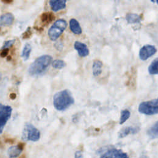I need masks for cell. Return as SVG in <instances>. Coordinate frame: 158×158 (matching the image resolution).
<instances>
[{
	"label": "cell",
	"mask_w": 158,
	"mask_h": 158,
	"mask_svg": "<svg viewBox=\"0 0 158 158\" xmlns=\"http://www.w3.org/2000/svg\"><path fill=\"white\" fill-rule=\"evenodd\" d=\"M73 102V98L70 92L67 89L56 93L53 97V104L57 110H64Z\"/></svg>",
	"instance_id": "cell-1"
},
{
	"label": "cell",
	"mask_w": 158,
	"mask_h": 158,
	"mask_svg": "<svg viewBox=\"0 0 158 158\" xmlns=\"http://www.w3.org/2000/svg\"><path fill=\"white\" fill-rule=\"evenodd\" d=\"M52 59V57L49 55L39 57L29 67V74L32 76H38L43 74L49 67Z\"/></svg>",
	"instance_id": "cell-2"
},
{
	"label": "cell",
	"mask_w": 158,
	"mask_h": 158,
	"mask_svg": "<svg viewBox=\"0 0 158 158\" xmlns=\"http://www.w3.org/2000/svg\"><path fill=\"white\" fill-rule=\"evenodd\" d=\"M67 22L64 19L56 20L48 30V36L51 40H56L67 27Z\"/></svg>",
	"instance_id": "cell-3"
},
{
	"label": "cell",
	"mask_w": 158,
	"mask_h": 158,
	"mask_svg": "<svg viewBox=\"0 0 158 158\" xmlns=\"http://www.w3.org/2000/svg\"><path fill=\"white\" fill-rule=\"evenodd\" d=\"M138 111L141 114L148 115L158 114V98L140 103Z\"/></svg>",
	"instance_id": "cell-4"
},
{
	"label": "cell",
	"mask_w": 158,
	"mask_h": 158,
	"mask_svg": "<svg viewBox=\"0 0 158 158\" xmlns=\"http://www.w3.org/2000/svg\"><path fill=\"white\" fill-rule=\"evenodd\" d=\"M23 135L27 139L31 141H37L40 137V133L38 130L30 123L25 125Z\"/></svg>",
	"instance_id": "cell-5"
},
{
	"label": "cell",
	"mask_w": 158,
	"mask_h": 158,
	"mask_svg": "<svg viewBox=\"0 0 158 158\" xmlns=\"http://www.w3.org/2000/svg\"><path fill=\"white\" fill-rule=\"evenodd\" d=\"M12 113V108L9 106L1 104L0 107V130L2 133L4 127L10 118Z\"/></svg>",
	"instance_id": "cell-6"
},
{
	"label": "cell",
	"mask_w": 158,
	"mask_h": 158,
	"mask_svg": "<svg viewBox=\"0 0 158 158\" xmlns=\"http://www.w3.org/2000/svg\"><path fill=\"white\" fill-rule=\"evenodd\" d=\"M156 51L157 49L155 48V46L149 44L145 45L143 46L139 50V58L143 60H145L148 59L149 57L152 56L156 52Z\"/></svg>",
	"instance_id": "cell-7"
},
{
	"label": "cell",
	"mask_w": 158,
	"mask_h": 158,
	"mask_svg": "<svg viewBox=\"0 0 158 158\" xmlns=\"http://www.w3.org/2000/svg\"><path fill=\"white\" fill-rule=\"evenodd\" d=\"M101 157H128V155L123 152L120 149H117L115 148H112L107 151H106L104 153H103L102 155H101Z\"/></svg>",
	"instance_id": "cell-8"
},
{
	"label": "cell",
	"mask_w": 158,
	"mask_h": 158,
	"mask_svg": "<svg viewBox=\"0 0 158 158\" xmlns=\"http://www.w3.org/2000/svg\"><path fill=\"white\" fill-rule=\"evenodd\" d=\"M24 144L19 143L16 146H12L10 147L7 151V154L9 157H16L20 155L23 149Z\"/></svg>",
	"instance_id": "cell-9"
},
{
	"label": "cell",
	"mask_w": 158,
	"mask_h": 158,
	"mask_svg": "<svg viewBox=\"0 0 158 158\" xmlns=\"http://www.w3.org/2000/svg\"><path fill=\"white\" fill-rule=\"evenodd\" d=\"M74 48L77 51L78 54L81 57H86L89 54V49L86 45L79 41H75Z\"/></svg>",
	"instance_id": "cell-10"
},
{
	"label": "cell",
	"mask_w": 158,
	"mask_h": 158,
	"mask_svg": "<svg viewBox=\"0 0 158 158\" xmlns=\"http://www.w3.org/2000/svg\"><path fill=\"white\" fill-rule=\"evenodd\" d=\"M66 0H50L49 5L53 11L57 12L65 7Z\"/></svg>",
	"instance_id": "cell-11"
},
{
	"label": "cell",
	"mask_w": 158,
	"mask_h": 158,
	"mask_svg": "<svg viewBox=\"0 0 158 158\" xmlns=\"http://www.w3.org/2000/svg\"><path fill=\"white\" fill-rule=\"evenodd\" d=\"M139 130L138 127H126L123 128L118 133V137L120 138H124L128 135L129 134H135L138 133Z\"/></svg>",
	"instance_id": "cell-12"
},
{
	"label": "cell",
	"mask_w": 158,
	"mask_h": 158,
	"mask_svg": "<svg viewBox=\"0 0 158 158\" xmlns=\"http://www.w3.org/2000/svg\"><path fill=\"white\" fill-rule=\"evenodd\" d=\"M14 19V15L11 13L4 14L1 17V25L9 26L12 23Z\"/></svg>",
	"instance_id": "cell-13"
},
{
	"label": "cell",
	"mask_w": 158,
	"mask_h": 158,
	"mask_svg": "<svg viewBox=\"0 0 158 158\" xmlns=\"http://www.w3.org/2000/svg\"><path fill=\"white\" fill-rule=\"evenodd\" d=\"M70 28L71 31L76 35H80L81 33V28L78 21L75 19H72L70 20Z\"/></svg>",
	"instance_id": "cell-14"
},
{
	"label": "cell",
	"mask_w": 158,
	"mask_h": 158,
	"mask_svg": "<svg viewBox=\"0 0 158 158\" xmlns=\"http://www.w3.org/2000/svg\"><path fill=\"white\" fill-rule=\"evenodd\" d=\"M148 135L152 139L158 138V121L154 123L148 130Z\"/></svg>",
	"instance_id": "cell-15"
},
{
	"label": "cell",
	"mask_w": 158,
	"mask_h": 158,
	"mask_svg": "<svg viewBox=\"0 0 158 158\" xmlns=\"http://www.w3.org/2000/svg\"><path fill=\"white\" fill-rule=\"evenodd\" d=\"M102 67V63L100 60H96L93 62L92 69H93V74L94 77H98L101 73Z\"/></svg>",
	"instance_id": "cell-16"
},
{
	"label": "cell",
	"mask_w": 158,
	"mask_h": 158,
	"mask_svg": "<svg viewBox=\"0 0 158 158\" xmlns=\"http://www.w3.org/2000/svg\"><path fill=\"white\" fill-rule=\"evenodd\" d=\"M127 21L128 23H139L141 21V17L136 14L129 13L126 16Z\"/></svg>",
	"instance_id": "cell-17"
},
{
	"label": "cell",
	"mask_w": 158,
	"mask_h": 158,
	"mask_svg": "<svg viewBox=\"0 0 158 158\" xmlns=\"http://www.w3.org/2000/svg\"><path fill=\"white\" fill-rule=\"evenodd\" d=\"M55 19L54 14L52 12H44L41 15V20L44 23L48 24L52 22Z\"/></svg>",
	"instance_id": "cell-18"
},
{
	"label": "cell",
	"mask_w": 158,
	"mask_h": 158,
	"mask_svg": "<svg viewBox=\"0 0 158 158\" xmlns=\"http://www.w3.org/2000/svg\"><path fill=\"white\" fill-rule=\"evenodd\" d=\"M148 72L151 75L158 74V58L154 59L148 67Z\"/></svg>",
	"instance_id": "cell-19"
},
{
	"label": "cell",
	"mask_w": 158,
	"mask_h": 158,
	"mask_svg": "<svg viewBox=\"0 0 158 158\" xmlns=\"http://www.w3.org/2000/svg\"><path fill=\"white\" fill-rule=\"evenodd\" d=\"M31 48L30 44L28 43H26L23 47V49L22 53V57H23V60H26L28 59L30 52H31Z\"/></svg>",
	"instance_id": "cell-20"
},
{
	"label": "cell",
	"mask_w": 158,
	"mask_h": 158,
	"mask_svg": "<svg viewBox=\"0 0 158 158\" xmlns=\"http://www.w3.org/2000/svg\"><path fill=\"white\" fill-rule=\"evenodd\" d=\"M130 116V112L128 110L125 109L123 110L121 112V116H120V124H123L125 122H126L128 118Z\"/></svg>",
	"instance_id": "cell-21"
},
{
	"label": "cell",
	"mask_w": 158,
	"mask_h": 158,
	"mask_svg": "<svg viewBox=\"0 0 158 158\" xmlns=\"http://www.w3.org/2000/svg\"><path fill=\"white\" fill-rule=\"evenodd\" d=\"M52 67H53L54 69H60L64 68V67L65 66V63L64 61H63V60H62L56 59V60H54L52 62Z\"/></svg>",
	"instance_id": "cell-22"
},
{
	"label": "cell",
	"mask_w": 158,
	"mask_h": 158,
	"mask_svg": "<svg viewBox=\"0 0 158 158\" xmlns=\"http://www.w3.org/2000/svg\"><path fill=\"white\" fill-rule=\"evenodd\" d=\"M15 40H8V41H6L4 42L1 49H9L10 47H11L14 43H15Z\"/></svg>",
	"instance_id": "cell-23"
},
{
	"label": "cell",
	"mask_w": 158,
	"mask_h": 158,
	"mask_svg": "<svg viewBox=\"0 0 158 158\" xmlns=\"http://www.w3.org/2000/svg\"><path fill=\"white\" fill-rule=\"evenodd\" d=\"M8 51H9V49H1V56L2 57H5V56L7 54Z\"/></svg>",
	"instance_id": "cell-24"
},
{
	"label": "cell",
	"mask_w": 158,
	"mask_h": 158,
	"mask_svg": "<svg viewBox=\"0 0 158 158\" xmlns=\"http://www.w3.org/2000/svg\"><path fill=\"white\" fill-rule=\"evenodd\" d=\"M31 31H30V28H28V29H27V30L25 32V33L23 34V38H28L29 36H30V34H31V33H30Z\"/></svg>",
	"instance_id": "cell-25"
},
{
	"label": "cell",
	"mask_w": 158,
	"mask_h": 158,
	"mask_svg": "<svg viewBox=\"0 0 158 158\" xmlns=\"http://www.w3.org/2000/svg\"><path fill=\"white\" fill-rule=\"evenodd\" d=\"M83 157V155L81 154V152L77 151L75 153V157Z\"/></svg>",
	"instance_id": "cell-26"
},
{
	"label": "cell",
	"mask_w": 158,
	"mask_h": 158,
	"mask_svg": "<svg viewBox=\"0 0 158 158\" xmlns=\"http://www.w3.org/2000/svg\"><path fill=\"white\" fill-rule=\"evenodd\" d=\"M3 2H4V3H7V4H9V3H10V2H12V0H1Z\"/></svg>",
	"instance_id": "cell-27"
},
{
	"label": "cell",
	"mask_w": 158,
	"mask_h": 158,
	"mask_svg": "<svg viewBox=\"0 0 158 158\" xmlns=\"http://www.w3.org/2000/svg\"><path fill=\"white\" fill-rule=\"evenodd\" d=\"M10 98H11L12 99H14L15 98L16 95H15V94H14V93H12V94L10 95Z\"/></svg>",
	"instance_id": "cell-28"
},
{
	"label": "cell",
	"mask_w": 158,
	"mask_h": 158,
	"mask_svg": "<svg viewBox=\"0 0 158 158\" xmlns=\"http://www.w3.org/2000/svg\"><path fill=\"white\" fill-rule=\"evenodd\" d=\"M152 2H156V3H157V4H158V0H151Z\"/></svg>",
	"instance_id": "cell-29"
}]
</instances>
